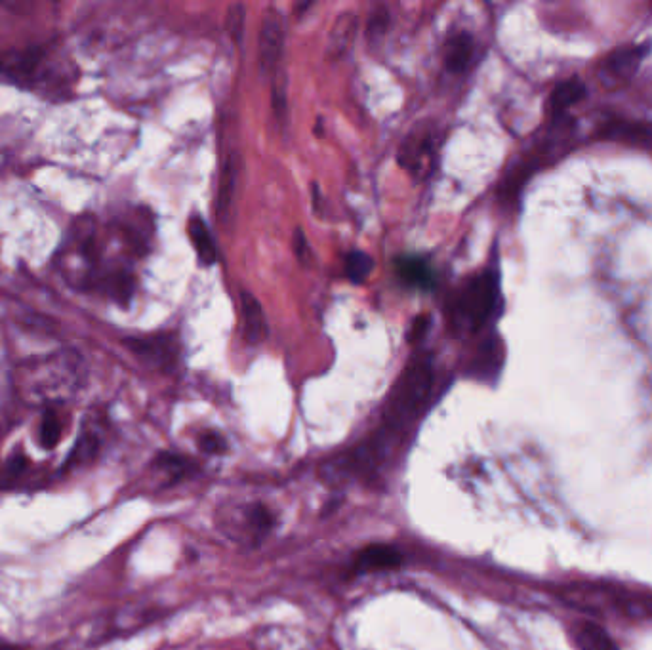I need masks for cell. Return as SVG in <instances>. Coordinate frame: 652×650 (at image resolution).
<instances>
[{
	"instance_id": "d4e9b609",
	"label": "cell",
	"mask_w": 652,
	"mask_h": 650,
	"mask_svg": "<svg viewBox=\"0 0 652 650\" xmlns=\"http://www.w3.org/2000/svg\"><path fill=\"white\" fill-rule=\"evenodd\" d=\"M428 326V317H418V319H414L412 328L408 330V340H410V342H416V340H420V338L424 336V332L428 330Z\"/></svg>"
},
{
	"instance_id": "603a6c76",
	"label": "cell",
	"mask_w": 652,
	"mask_h": 650,
	"mask_svg": "<svg viewBox=\"0 0 652 650\" xmlns=\"http://www.w3.org/2000/svg\"><path fill=\"white\" fill-rule=\"evenodd\" d=\"M199 448L206 454H222L227 450V441L218 431H204L199 437Z\"/></svg>"
},
{
	"instance_id": "7402d4cb",
	"label": "cell",
	"mask_w": 652,
	"mask_h": 650,
	"mask_svg": "<svg viewBox=\"0 0 652 650\" xmlns=\"http://www.w3.org/2000/svg\"><path fill=\"white\" fill-rule=\"evenodd\" d=\"M388 23V10H386L384 6L376 8V10L370 14V21H368V37H370L372 41L380 39V37H382V35L388 31Z\"/></svg>"
},
{
	"instance_id": "7c38bea8",
	"label": "cell",
	"mask_w": 652,
	"mask_h": 650,
	"mask_svg": "<svg viewBox=\"0 0 652 650\" xmlns=\"http://www.w3.org/2000/svg\"><path fill=\"white\" fill-rule=\"evenodd\" d=\"M473 56V39L468 33H456L445 48V67L450 73H464Z\"/></svg>"
},
{
	"instance_id": "30bf717a",
	"label": "cell",
	"mask_w": 652,
	"mask_h": 650,
	"mask_svg": "<svg viewBox=\"0 0 652 650\" xmlns=\"http://www.w3.org/2000/svg\"><path fill=\"white\" fill-rule=\"evenodd\" d=\"M241 305H243V326H245L246 340L250 344H258V342H262V338L267 332L264 309L248 290L241 292Z\"/></svg>"
},
{
	"instance_id": "52a82bcc",
	"label": "cell",
	"mask_w": 652,
	"mask_h": 650,
	"mask_svg": "<svg viewBox=\"0 0 652 650\" xmlns=\"http://www.w3.org/2000/svg\"><path fill=\"white\" fill-rule=\"evenodd\" d=\"M403 553L393 546L386 544H374L357 553L355 559V570L365 572H380V570H393L401 567Z\"/></svg>"
},
{
	"instance_id": "277c9868",
	"label": "cell",
	"mask_w": 652,
	"mask_h": 650,
	"mask_svg": "<svg viewBox=\"0 0 652 650\" xmlns=\"http://www.w3.org/2000/svg\"><path fill=\"white\" fill-rule=\"evenodd\" d=\"M437 145H439V136H437L435 126L429 122H420L412 128V132L405 138V142L401 143L399 163L414 176L422 178L433 166L435 155H437Z\"/></svg>"
},
{
	"instance_id": "9a60e30c",
	"label": "cell",
	"mask_w": 652,
	"mask_h": 650,
	"mask_svg": "<svg viewBox=\"0 0 652 650\" xmlns=\"http://www.w3.org/2000/svg\"><path fill=\"white\" fill-rule=\"evenodd\" d=\"M397 273L408 285L418 288H431L433 286V271L428 262L422 258H399L397 260Z\"/></svg>"
},
{
	"instance_id": "cb8c5ba5",
	"label": "cell",
	"mask_w": 652,
	"mask_h": 650,
	"mask_svg": "<svg viewBox=\"0 0 652 650\" xmlns=\"http://www.w3.org/2000/svg\"><path fill=\"white\" fill-rule=\"evenodd\" d=\"M243 21H245V14H243V6H233L229 12V33L235 41L241 39L243 33Z\"/></svg>"
},
{
	"instance_id": "6da1fadb",
	"label": "cell",
	"mask_w": 652,
	"mask_h": 650,
	"mask_svg": "<svg viewBox=\"0 0 652 650\" xmlns=\"http://www.w3.org/2000/svg\"><path fill=\"white\" fill-rule=\"evenodd\" d=\"M84 382V363L79 353L62 349L27 359L14 370V387L29 405H60L71 399Z\"/></svg>"
},
{
	"instance_id": "8992f818",
	"label": "cell",
	"mask_w": 652,
	"mask_h": 650,
	"mask_svg": "<svg viewBox=\"0 0 652 650\" xmlns=\"http://www.w3.org/2000/svg\"><path fill=\"white\" fill-rule=\"evenodd\" d=\"M504 363V347L502 342L494 336L485 340L477 349L473 361L469 363L468 374L477 380H494Z\"/></svg>"
},
{
	"instance_id": "4316f807",
	"label": "cell",
	"mask_w": 652,
	"mask_h": 650,
	"mask_svg": "<svg viewBox=\"0 0 652 650\" xmlns=\"http://www.w3.org/2000/svg\"><path fill=\"white\" fill-rule=\"evenodd\" d=\"M0 650H21L20 647H14V645H0Z\"/></svg>"
},
{
	"instance_id": "3957f363",
	"label": "cell",
	"mask_w": 652,
	"mask_h": 650,
	"mask_svg": "<svg viewBox=\"0 0 652 650\" xmlns=\"http://www.w3.org/2000/svg\"><path fill=\"white\" fill-rule=\"evenodd\" d=\"M500 300L498 275L483 271L473 275L450 300L449 325L456 334H475L487 325Z\"/></svg>"
},
{
	"instance_id": "5b68a950",
	"label": "cell",
	"mask_w": 652,
	"mask_h": 650,
	"mask_svg": "<svg viewBox=\"0 0 652 650\" xmlns=\"http://www.w3.org/2000/svg\"><path fill=\"white\" fill-rule=\"evenodd\" d=\"M260 65L265 71L277 69L283 54V21L269 10L265 14L262 31H260Z\"/></svg>"
},
{
	"instance_id": "e0dca14e",
	"label": "cell",
	"mask_w": 652,
	"mask_h": 650,
	"mask_svg": "<svg viewBox=\"0 0 652 650\" xmlns=\"http://www.w3.org/2000/svg\"><path fill=\"white\" fill-rule=\"evenodd\" d=\"M344 269H346L347 277L353 283H365L368 275L374 269V260L368 254H365V252H361V250H351L349 254H346Z\"/></svg>"
},
{
	"instance_id": "7a4b0ae2",
	"label": "cell",
	"mask_w": 652,
	"mask_h": 650,
	"mask_svg": "<svg viewBox=\"0 0 652 650\" xmlns=\"http://www.w3.org/2000/svg\"><path fill=\"white\" fill-rule=\"evenodd\" d=\"M433 384L435 370L431 355H414L386 401L384 424L378 431L386 443L418 422V418L428 408Z\"/></svg>"
},
{
	"instance_id": "ffe728a7",
	"label": "cell",
	"mask_w": 652,
	"mask_h": 650,
	"mask_svg": "<svg viewBox=\"0 0 652 650\" xmlns=\"http://www.w3.org/2000/svg\"><path fill=\"white\" fill-rule=\"evenodd\" d=\"M157 468L164 471V473H168V477L176 481V479L185 477L191 471V462L185 460L184 456H178V454H172V452H163L157 458Z\"/></svg>"
},
{
	"instance_id": "9c48e42d",
	"label": "cell",
	"mask_w": 652,
	"mask_h": 650,
	"mask_svg": "<svg viewBox=\"0 0 652 650\" xmlns=\"http://www.w3.org/2000/svg\"><path fill=\"white\" fill-rule=\"evenodd\" d=\"M607 140H622V142L637 143V145H652V126L645 122L611 121L601 130Z\"/></svg>"
},
{
	"instance_id": "2e32d148",
	"label": "cell",
	"mask_w": 652,
	"mask_h": 650,
	"mask_svg": "<svg viewBox=\"0 0 652 650\" xmlns=\"http://www.w3.org/2000/svg\"><path fill=\"white\" fill-rule=\"evenodd\" d=\"M576 641L582 650H614L611 637L593 622H586L576 633Z\"/></svg>"
},
{
	"instance_id": "484cf974",
	"label": "cell",
	"mask_w": 652,
	"mask_h": 650,
	"mask_svg": "<svg viewBox=\"0 0 652 650\" xmlns=\"http://www.w3.org/2000/svg\"><path fill=\"white\" fill-rule=\"evenodd\" d=\"M294 252H296V256L302 260V262H306L307 258V246H306V237H304V233H302V229H296V233H294Z\"/></svg>"
},
{
	"instance_id": "5bb4252c",
	"label": "cell",
	"mask_w": 652,
	"mask_h": 650,
	"mask_svg": "<svg viewBox=\"0 0 652 650\" xmlns=\"http://www.w3.org/2000/svg\"><path fill=\"white\" fill-rule=\"evenodd\" d=\"M237 180H239V164H237V157L231 155L224 164L222 176H220V187H218V216L225 218L229 214V208L233 203L235 197V187H237Z\"/></svg>"
},
{
	"instance_id": "d6986e66",
	"label": "cell",
	"mask_w": 652,
	"mask_h": 650,
	"mask_svg": "<svg viewBox=\"0 0 652 650\" xmlns=\"http://www.w3.org/2000/svg\"><path fill=\"white\" fill-rule=\"evenodd\" d=\"M98 439L92 435V433H84L77 447L73 448L69 460H67V466H81V464H86L90 462L96 454H98Z\"/></svg>"
},
{
	"instance_id": "8fae6325",
	"label": "cell",
	"mask_w": 652,
	"mask_h": 650,
	"mask_svg": "<svg viewBox=\"0 0 652 650\" xmlns=\"http://www.w3.org/2000/svg\"><path fill=\"white\" fill-rule=\"evenodd\" d=\"M584 98H586V86L578 79L557 84L555 90L551 92L550 103H548L551 117L553 119L563 117L571 105L582 102Z\"/></svg>"
},
{
	"instance_id": "4fadbf2b",
	"label": "cell",
	"mask_w": 652,
	"mask_h": 650,
	"mask_svg": "<svg viewBox=\"0 0 652 650\" xmlns=\"http://www.w3.org/2000/svg\"><path fill=\"white\" fill-rule=\"evenodd\" d=\"M187 233H189V237H191V243L195 246V252H197L201 264H216V260H218L216 244H214V239H212L208 227H206V224H204L199 216H193V218L189 220V224H187Z\"/></svg>"
},
{
	"instance_id": "44dd1931",
	"label": "cell",
	"mask_w": 652,
	"mask_h": 650,
	"mask_svg": "<svg viewBox=\"0 0 652 650\" xmlns=\"http://www.w3.org/2000/svg\"><path fill=\"white\" fill-rule=\"evenodd\" d=\"M641 50L639 48H630V50H620L614 56L607 60V67L614 71L616 75H626L641 60Z\"/></svg>"
},
{
	"instance_id": "ac0fdd59",
	"label": "cell",
	"mask_w": 652,
	"mask_h": 650,
	"mask_svg": "<svg viewBox=\"0 0 652 650\" xmlns=\"http://www.w3.org/2000/svg\"><path fill=\"white\" fill-rule=\"evenodd\" d=\"M62 437V422L54 410H46L41 424V445L48 450L56 447Z\"/></svg>"
},
{
	"instance_id": "ba28073f",
	"label": "cell",
	"mask_w": 652,
	"mask_h": 650,
	"mask_svg": "<svg viewBox=\"0 0 652 650\" xmlns=\"http://www.w3.org/2000/svg\"><path fill=\"white\" fill-rule=\"evenodd\" d=\"M126 346L132 349L134 355L142 357L147 363H153V365L168 366L176 361V347H174L172 338H168V336L128 340Z\"/></svg>"
}]
</instances>
